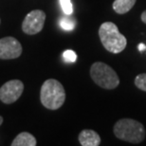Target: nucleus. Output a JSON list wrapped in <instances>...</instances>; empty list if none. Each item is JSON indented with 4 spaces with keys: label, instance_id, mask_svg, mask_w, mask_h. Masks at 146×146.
Segmentation results:
<instances>
[{
    "label": "nucleus",
    "instance_id": "obj_1",
    "mask_svg": "<svg viewBox=\"0 0 146 146\" xmlns=\"http://www.w3.org/2000/svg\"><path fill=\"white\" fill-rule=\"evenodd\" d=\"M41 103L46 108L59 109L66 101V91L63 84L54 79L44 82L40 92Z\"/></svg>",
    "mask_w": 146,
    "mask_h": 146
},
{
    "label": "nucleus",
    "instance_id": "obj_2",
    "mask_svg": "<svg viewBox=\"0 0 146 146\" xmlns=\"http://www.w3.org/2000/svg\"><path fill=\"white\" fill-rule=\"evenodd\" d=\"M114 134L118 139L130 143H139L145 139L143 124L133 119H121L114 125Z\"/></svg>",
    "mask_w": 146,
    "mask_h": 146
},
{
    "label": "nucleus",
    "instance_id": "obj_3",
    "mask_svg": "<svg viewBox=\"0 0 146 146\" xmlns=\"http://www.w3.org/2000/svg\"><path fill=\"white\" fill-rule=\"evenodd\" d=\"M99 36L104 48L111 53H119L126 48L127 40L112 22H104L99 29Z\"/></svg>",
    "mask_w": 146,
    "mask_h": 146
},
{
    "label": "nucleus",
    "instance_id": "obj_4",
    "mask_svg": "<svg viewBox=\"0 0 146 146\" xmlns=\"http://www.w3.org/2000/svg\"><path fill=\"white\" fill-rule=\"evenodd\" d=\"M90 76L96 84L104 89H114L119 84V79L115 70L102 62H96L91 66Z\"/></svg>",
    "mask_w": 146,
    "mask_h": 146
},
{
    "label": "nucleus",
    "instance_id": "obj_5",
    "mask_svg": "<svg viewBox=\"0 0 146 146\" xmlns=\"http://www.w3.org/2000/svg\"><path fill=\"white\" fill-rule=\"evenodd\" d=\"M46 21V13L41 10H34L27 14L22 23V30L25 33L33 35L43 30Z\"/></svg>",
    "mask_w": 146,
    "mask_h": 146
},
{
    "label": "nucleus",
    "instance_id": "obj_6",
    "mask_svg": "<svg viewBox=\"0 0 146 146\" xmlns=\"http://www.w3.org/2000/svg\"><path fill=\"white\" fill-rule=\"evenodd\" d=\"M24 84L19 80H11L7 82L0 87V101L6 104H11L21 97Z\"/></svg>",
    "mask_w": 146,
    "mask_h": 146
},
{
    "label": "nucleus",
    "instance_id": "obj_7",
    "mask_svg": "<svg viewBox=\"0 0 146 146\" xmlns=\"http://www.w3.org/2000/svg\"><path fill=\"white\" fill-rule=\"evenodd\" d=\"M22 53V46L14 37H4L0 39V59H15Z\"/></svg>",
    "mask_w": 146,
    "mask_h": 146
},
{
    "label": "nucleus",
    "instance_id": "obj_8",
    "mask_svg": "<svg viewBox=\"0 0 146 146\" xmlns=\"http://www.w3.org/2000/svg\"><path fill=\"white\" fill-rule=\"evenodd\" d=\"M79 141L83 146H98L101 144L100 135L94 130H83L79 135Z\"/></svg>",
    "mask_w": 146,
    "mask_h": 146
},
{
    "label": "nucleus",
    "instance_id": "obj_9",
    "mask_svg": "<svg viewBox=\"0 0 146 146\" xmlns=\"http://www.w3.org/2000/svg\"><path fill=\"white\" fill-rule=\"evenodd\" d=\"M36 144V139L28 132L20 133L11 142V146H35Z\"/></svg>",
    "mask_w": 146,
    "mask_h": 146
},
{
    "label": "nucleus",
    "instance_id": "obj_10",
    "mask_svg": "<svg viewBox=\"0 0 146 146\" xmlns=\"http://www.w3.org/2000/svg\"><path fill=\"white\" fill-rule=\"evenodd\" d=\"M137 0H115L113 2V10L118 14L127 13L136 4Z\"/></svg>",
    "mask_w": 146,
    "mask_h": 146
},
{
    "label": "nucleus",
    "instance_id": "obj_11",
    "mask_svg": "<svg viewBox=\"0 0 146 146\" xmlns=\"http://www.w3.org/2000/svg\"><path fill=\"white\" fill-rule=\"evenodd\" d=\"M60 26L65 31H72L75 28L76 23L74 19L69 18V17H63L60 20Z\"/></svg>",
    "mask_w": 146,
    "mask_h": 146
},
{
    "label": "nucleus",
    "instance_id": "obj_12",
    "mask_svg": "<svg viewBox=\"0 0 146 146\" xmlns=\"http://www.w3.org/2000/svg\"><path fill=\"white\" fill-rule=\"evenodd\" d=\"M135 84L139 89L146 92V73H141L135 79Z\"/></svg>",
    "mask_w": 146,
    "mask_h": 146
},
{
    "label": "nucleus",
    "instance_id": "obj_13",
    "mask_svg": "<svg viewBox=\"0 0 146 146\" xmlns=\"http://www.w3.org/2000/svg\"><path fill=\"white\" fill-rule=\"evenodd\" d=\"M60 4L64 13H66V15H70L73 13V6L70 0H60Z\"/></svg>",
    "mask_w": 146,
    "mask_h": 146
},
{
    "label": "nucleus",
    "instance_id": "obj_14",
    "mask_svg": "<svg viewBox=\"0 0 146 146\" xmlns=\"http://www.w3.org/2000/svg\"><path fill=\"white\" fill-rule=\"evenodd\" d=\"M63 58L68 63H74L77 60V54L71 49H68L63 53Z\"/></svg>",
    "mask_w": 146,
    "mask_h": 146
},
{
    "label": "nucleus",
    "instance_id": "obj_15",
    "mask_svg": "<svg viewBox=\"0 0 146 146\" xmlns=\"http://www.w3.org/2000/svg\"><path fill=\"white\" fill-rule=\"evenodd\" d=\"M138 48H139V51H143V50H145V49H146V46L144 45V44L141 43V44H139V45Z\"/></svg>",
    "mask_w": 146,
    "mask_h": 146
},
{
    "label": "nucleus",
    "instance_id": "obj_16",
    "mask_svg": "<svg viewBox=\"0 0 146 146\" xmlns=\"http://www.w3.org/2000/svg\"><path fill=\"white\" fill-rule=\"evenodd\" d=\"M141 21L144 23V24H146V11H144L143 13H141Z\"/></svg>",
    "mask_w": 146,
    "mask_h": 146
},
{
    "label": "nucleus",
    "instance_id": "obj_17",
    "mask_svg": "<svg viewBox=\"0 0 146 146\" xmlns=\"http://www.w3.org/2000/svg\"><path fill=\"white\" fill-rule=\"evenodd\" d=\"M2 122H3V118H2L1 116H0V125L2 124Z\"/></svg>",
    "mask_w": 146,
    "mask_h": 146
},
{
    "label": "nucleus",
    "instance_id": "obj_18",
    "mask_svg": "<svg viewBox=\"0 0 146 146\" xmlns=\"http://www.w3.org/2000/svg\"><path fill=\"white\" fill-rule=\"evenodd\" d=\"M0 23H1V20H0Z\"/></svg>",
    "mask_w": 146,
    "mask_h": 146
}]
</instances>
